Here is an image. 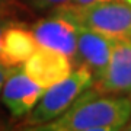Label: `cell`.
Returning a JSON list of instances; mask_svg holds the SVG:
<instances>
[{"label": "cell", "mask_w": 131, "mask_h": 131, "mask_svg": "<svg viewBox=\"0 0 131 131\" xmlns=\"http://www.w3.org/2000/svg\"><path fill=\"white\" fill-rule=\"evenodd\" d=\"M86 90L82 98L52 121L34 127L39 131H118L131 117V98L125 95H101Z\"/></svg>", "instance_id": "cell-1"}, {"label": "cell", "mask_w": 131, "mask_h": 131, "mask_svg": "<svg viewBox=\"0 0 131 131\" xmlns=\"http://www.w3.org/2000/svg\"><path fill=\"white\" fill-rule=\"evenodd\" d=\"M93 86L95 77L89 69L84 66L76 67L70 76L44 90L38 103L26 115L25 124L32 125L31 128H34L58 118L66 111H69L86 90L92 89Z\"/></svg>", "instance_id": "cell-2"}, {"label": "cell", "mask_w": 131, "mask_h": 131, "mask_svg": "<svg viewBox=\"0 0 131 131\" xmlns=\"http://www.w3.org/2000/svg\"><path fill=\"white\" fill-rule=\"evenodd\" d=\"M57 10L63 12L77 25L109 38H131V5L125 0H112L88 7L63 5Z\"/></svg>", "instance_id": "cell-3"}, {"label": "cell", "mask_w": 131, "mask_h": 131, "mask_svg": "<svg viewBox=\"0 0 131 131\" xmlns=\"http://www.w3.org/2000/svg\"><path fill=\"white\" fill-rule=\"evenodd\" d=\"M38 47L51 48L64 54L77 67V24L60 10H51L47 18L38 20L32 28Z\"/></svg>", "instance_id": "cell-4"}, {"label": "cell", "mask_w": 131, "mask_h": 131, "mask_svg": "<svg viewBox=\"0 0 131 131\" xmlns=\"http://www.w3.org/2000/svg\"><path fill=\"white\" fill-rule=\"evenodd\" d=\"M93 88L99 95L131 93V38L114 41L106 69Z\"/></svg>", "instance_id": "cell-5"}, {"label": "cell", "mask_w": 131, "mask_h": 131, "mask_svg": "<svg viewBox=\"0 0 131 131\" xmlns=\"http://www.w3.org/2000/svg\"><path fill=\"white\" fill-rule=\"evenodd\" d=\"M44 90V88L37 84L25 73L22 66H18L6 79L0 96L12 117L22 118L34 109Z\"/></svg>", "instance_id": "cell-6"}, {"label": "cell", "mask_w": 131, "mask_h": 131, "mask_svg": "<svg viewBox=\"0 0 131 131\" xmlns=\"http://www.w3.org/2000/svg\"><path fill=\"white\" fill-rule=\"evenodd\" d=\"M22 67L25 73L44 89L61 82L74 70L73 61L67 56L45 47H38Z\"/></svg>", "instance_id": "cell-7"}, {"label": "cell", "mask_w": 131, "mask_h": 131, "mask_svg": "<svg viewBox=\"0 0 131 131\" xmlns=\"http://www.w3.org/2000/svg\"><path fill=\"white\" fill-rule=\"evenodd\" d=\"M114 38L95 32L92 29L77 25V61L76 64L84 66L89 69L95 77V83L103 74L106 69L111 51L114 45Z\"/></svg>", "instance_id": "cell-8"}, {"label": "cell", "mask_w": 131, "mask_h": 131, "mask_svg": "<svg viewBox=\"0 0 131 131\" xmlns=\"http://www.w3.org/2000/svg\"><path fill=\"white\" fill-rule=\"evenodd\" d=\"M38 48V42L31 29L22 22L13 20L7 26L2 39L0 63L6 66H22Z\"/></svg>", "instance_id": "cell-9"}, {"label": "cell", "mask_w": 131, "mask_h": 131, "mask_svg": "<svg viewBox=\"0 0 131 131\" xmlns=\"http://www.w3.org/2000/svg\"><path fill=\"white\" fill-rule=\"evenodd\" d=\"M26 7L34 10H52L69 3L70 0H20Z\"/></svg>", "instance_id": "cell-10"}, {"label": "cell", "mask_w": 131, "mask_h": 131, "mask_svg": "<svg viewBox=\"0 0 131 131\" xmlns=\"http://www.w3.org/2000/svg\"><path fill=\"white\" fill-rule=\"evenodd\" d=\"M26 6L20 0H0V18H13Z\"/></svg>", "instance_id": "cell-11"}, {"label": "cell", "mask_w": 131, "mask_h": 131, "mask_svg": "<svg viewBox=\"0 0 131 131\" xmlns=\"http://www.w3.org/2000/svg\"><path fill=\"white\" fill-rule=\"evenodd\" d=\"M106 2H112V0H70L66 5L74 6V7H88V6L99 5V3H106Z\"/></svg>", "instance_id": "cell-12"}, {"label": "cell", "mask_w": 131, "mask_h": 131, "mask_svg": "<svg viewBox=\"0 0 131 131\" xmlns=\"http://www.w3.org/2000/svg\"><path fill=\"white\" fill-rule=\"evenodd\" d=\"M18 67V66H16ZM16 67H12V66H6L3 63H0V93H2V89H3V84H5L6 79L10 76V73L16 69Z\"/></svg>", "instance_id": "cell-13"}, {"label": "cell", "mask_w": 131, "mask_h": 131, "mask_svg": "<svg viewBox=\"0 0 131 131\" xmlns=\"http://www.w3.org/2000/svg\"><path fill=\"white\" fill-rule=\"evenodd\" d=\"M13 20H16V19H13V18H0V50H2V39H3V34H5V31L7 29V26H9Z\"/></svg>", "instance_id": "cell-14"}, {"label": "cell", "mask_w": 131, "mask_h": 131, "mask_svg": "<svg viewBox=\"0 0 131 131\" xmlns=\"http://www.w3.org/2000/svg\"><path fill=\"white\" fill-rule=\"evenodd\" d=\"M124 131H131V117H130V119L127 121V124L124 125V128H122Z\"/></svg>", "instance_id": "cell-15"}, {"label": "cell", "mask_w": 131, "mask_h": 131, "mask_svg": "<svg viewBox=\"0 0 131 131\" xmlns=\"http://www.w3.org/2000/svg\"><path fill=\"white\" fill-rule=\"evenodd\" d=\"M125 2H128V3H130V5H131V0H125Z\"/></svg>", "instance_id": "cell-16"}, {"label": "cell", "mask_w": 131, "mask_h": 131, "mask_svg": "<svg viewBox=\"0 0 131 131\" xmlns=\"http://www.w3.org/2000/svg\"><path fill=\"white\" fill-rule=\"evenodd\" d=\"M130 98H131V93H130Z\"/></svg>", "instance_id": "cell-17"}]
</instances>
